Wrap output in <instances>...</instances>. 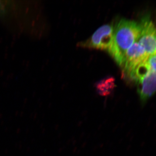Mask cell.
<instances>
[{
	"label": "cell",
	"instance_id": "6da1fadb",
	"mask_svg": "<svg viewBox=\"0 0 156 156\" xmlns=\"http://www.w3.org/2000/svg\"><path fill=\"white\" fill-rule=\"evenodd\" d=\"M140 23L125 19L115 25L112 44L108 52L120 66L127 50L137 42L140 34Z\"/></svg>",
	"mask_w": 156,
	"mask_h": 156
},
{
	"label": "cell",
	"instance_id": "7a4b0ae2",
	"mask_svg": "<svg viewBox=\"0 0 156 156\" xmlns=\"http://www.w3.org/2000/svg\"><path fill=\"white\" fill-rule=\"evenodd\" d=\"M114 28L113 23L102 26L90 38L78 45L82 48L108 51L112 44Z\"/></svg>",
	"mask_w": 156,
	"mask_h": 156
},
{
	"label": "cell",
	"instance_id": "3957f363",
	"mask_svg": "<svg viewBox=\"0 0 156 156\" xmlns=\"http://www.w3.org/2000/svg\"><path fill=\"white\" fill-rule=\"evenodd\" d=\"M140 34L137 42L149 56L156 54V26L148 15L143 17L140 23Z\"/></svg>",
	"mask_w": 156,
	"mask_h": 156
},
{
	"label": "cell",
	"instance_id": "277c9868",
	"mask_svg": "<svg viewBox=\"0 0 156 156\" xmlns=\"http://www.w3.org/2000/svg\"><path fill=\"white\" fill-rule=\"evenodd\" d=\"M148 55L136 42L126 51L120 65L125 75L127 76L141 63L146 61Z\"/></svg>",
	"mask_w": 156,
	"mask_h": 156
},
{
	"label": "cell",
	"instance_id": "5b68a950",
	"mask_svg": "<svg viewBox=\"0 0 156 156\" xmlns=\"http://www.w3.org/2000/svg\"><path fill=\"white\" fill-rule=\"evenodd\" d=\"M136 83L140 99L144 104L156 92V73L149 71Z\"/></svg>",
	"mask_w": 156,
	"mask_h": 156
},
{
	"label": "cell",
	"instance_id": "8992f818",
	"mask_svg": "<svg viewBox=\"0 0 156 156\" xmlns=\"http://www.w3.org/2000/svg\"><path fill=\"white\" fill-rule=\"evenodd\" d=\"M115 87V80L113 77H108L98 82L95 88L98 93L101 96H106L110 95Z\"/></svg>",
	"mask_w": 156,
	"mask_h": 156
},
{
	"label": "cell",
	"instance_id": "52a82bcc",
	"mask_svg": "<svg viewBox=\"0 0 156 156\" xmlns=\"http://www.w3.org/2000/svg\"><path fill=\"white\" fill-rule=\"evenodd\" d=\"M145 63L150 70L156 73V54L149 56Z\"/></svg>",
	"mask_w": 156,
	"mask_h": 156
}]
</instances>
